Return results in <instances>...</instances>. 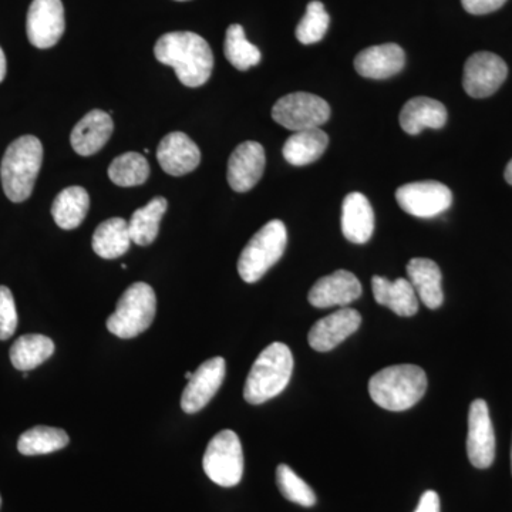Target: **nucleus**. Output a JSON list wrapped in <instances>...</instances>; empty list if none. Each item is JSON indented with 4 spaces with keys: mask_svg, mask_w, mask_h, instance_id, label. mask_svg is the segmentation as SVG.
<instances>
[{
    "mask_svg": "<svg viewBox=\"0 0 512 512\" xmlns=\"http://www.w3.org/2000/svg\"><path fill=\"white\" fill-rule=\"evenodd\" d=\"M154 55L158 62L173 67L184 86H204L214 70V55L207 40L197 33H165L157 40Z\"/></svg>",
    "mask_w": 512,
    "mask_h": 512,
    "instance_id": "nucleus-1",
    "label": "nucleus"
},
{
    "mask_svg": "<svg viewBox=\"0 0 512 512\" xmlns=\"http://www.w3.org/2000/svg\"><path fill=\"white\" fill-rule=\"evenodd\" d=\"M427 390V376L416 365H394L380 370L369 382L373 402L389 412L412 409L423 399Z\"/></svg>",
    "mask_w": 512,
    "mask_h": 512,
    "instance_id": "nucleus-2",
    "label": "nucleus"
},
{
    "mask_svg": "<svg viewBox=\"0 0 512 512\" xmlns=\"http://www.w3.org/2000/svg\"><path fill=\"white\" fill-rule=\"evenodd\" d=\"M43 164V146L35 136L13 141L3 156L0 178L6 197L12 202L28 200Z\"/></svg>",
    "mask_w": 512,
    "mask_h": 512,
    "instance_id": "nucleus-3",
    "label": "nucleus"
},
{
    "mask_svg": "<svg viewBox=\"0 0 512 512\" xmlns=\"http://www.w3.org/2000/svg\"><path fill=\"white\" fill-rule=\"evenodd\" d=\"M293 356L281 342L272 343L255 360L244 387L249 404H262L281 394L291 380Z\"/></svg>",
    "mask_w": 512,
    "mask_h": 512,
    "instance_id": "nucleus-4",
    "label": "nucleus"
},
{
    "mask_svg": "<svg viewBox=\"0 0 512 512\" xmlns=\"http://www.w3.org/2000/svg\"><path fill=\"white\" fill-rule=\"evenodd\" d=\"M288 244V231L281 220L269 221L249 239L238 259L239 276L255 284L282 258Z\"/></svg>",
    "mask_w": 512,
    "mask_h": 512,
    "instance_id": "nucleus-5",
    "label": "nucleus"
},
{
    "mask_svg": "<svg viewBox=\"0 0 512 512\" xmlns=\"http://www.w3.org/2000/svg\"><path fill=\"white\" fill-rule=\"evenodd\" d=\"M156 292L144 282L128 286L116 311L107 319V329L120 339H133L146 332L156 318Z\"/></svg>",
    "mask_w": 512,
    "mask_h": 512,
    "instance_id": "nucleus-6",
    "label": "nucleus"
},
{
    "mask_svg": "<svg viewBox=\"0 0 512 512\" xmlns=\"http://www.w3.org/2000/svg\"><path fill=\"white\" fill-rule=\"evenodd\" d=\"M202 467L212 483L221 487H235L244 474V451L241 440L232 430H222L212 437Z\"/></svg>",
    "mask_w": 512,
    "mask_h": 512,
    "instance_id": "nucleus-7",
    "label": "nucleus"
},
{
    "mask_svg": "<svg viewBox=\"0 0 512 512\" xmlns=\"http://www.w3.org/2000/svg\"><path fill=\"white\" fill-rule=\"evenodd\" d=\"M272 119L292 131L320 128L330 119L328 101L311 93H291L276 101Z\"/></svg>",
    "mask_w": 512,
    "mask_h": 512,
    "instance_id": "nucleus-8",
    "label": "nucleus"
},
{
    "mask_svg": "<svg viewBox=\"0 0 512 512\" xmlns=\"http://www.w3.org/2000/svg\"><path fill=\"white\" fill-rule=\"evenodd\" d=\"M396 200L407 214L417 218H434L453 204V194L439 181H419L397 188Z\"/></svg>",
    "mask_w": 512,
    "mask_h": 512,
    "instance_id": "nucleus-9",
    "label": "nucleus"
},
{
    "mask_svg": "<svg viewBox=\"0 0 512 512\" xmlns=\"http://www.w3.org/2000/svg\"><path fill=\"white\" fill-rule=\"evenodd\" d=\"M507 74V63L500 56L490 52L474 53L464 66V90L474 99H485L503 86Z\"/></svg>",
    "mask_w": 512,
    "mask_h": 512,
    "instance_id": "nucleus-10",
    "label": "nucleus"
},
{
    "mask_svg": "<svg viewBox=\"0 0 512 512\" xmlns=\"http://www.w3.org/2000/svg\"><path fill=\"white\" fill-rule=\"evenodd\" d=\"M66 20L62 0H33L28 12L29 42L37 49H50L62 39Z\"/></svg>",
    "mask_w": 512,
    "mask_h": 512,
    "instance_id": "nucleus-11",
    "label": "nucleus"
},
{
    "mask_svg": "<svg viewBox=\"0 0 512 512\" xmlns=\"http://www.w3.org/2000/svg\"><path fill=\"white\" fill-rule=\"evenodd\" d=\"M467 454L474 467H491L495 458V434L488 404L474 400L468 413Z\"/></svg>",
    "mask_w": 512,
    "mask_h": 512,
    "instance_id": "nucleus-12",
    "label": "nucleus"
},
{
    "mask_svg": "<svg viewBox=\"0 0 512 512\" xmlns=\"http://www.w3.org/2000/svg\"><path fill=\"white\" fill-rule=\"evenodd\" d=\"M227 375V363L224 357H212L198 367L188 380L183 396L181 409L187 414H194L204 409L218 393Z\"/></svg>",
    "mask_w": 512,
    "mask_h": 512,
    "instance_id": "nucleus-13",
    "label": "nucleus"
},
{
    "mask_svg": "<svg viewBox=\"0 0 512 512\" xmlns=\"http://www.w3.org/2000/svg\"><path fill=\"white\" fill-rule=\"evenodd\" d=\"M265 163V150L261 144L256 141L239 144L228 161L227 178L232 190H252L264 175Z\"/></svg>",
    "mask_w": 512,
    "mask_h": 512,
    "instance_id": "nucleus-14",
    "label": "nucleus"
},
{
    "mask_svg": "<svg viewBox=\"0 0 512 512\" xmlns=\"http://www.w3.org/2000/svg\"><path fill=\"white\" fill-rule=\"evenodd\" d=\"M362 325V316L352 308H342L318 320L309 330L308 342L318 352H329L349 338Z\"/></svg>",
    "mask_w": 512,
    "mask_h": 512,
    "instance_id": "nucleus-15",
    "label": "nucleus"
},
{
    "mask_svg": "<svg viewBox=\"0 0 512 512\" xmlns=\"http://www.w3.org/2000/svg\"><path fill=\"white\" fill-rule=\"evenodd\" d=\"M362 295V284L352 272H333L320 278L309 292V303L315 308L326 309L332 306H348Z\"/></svg>",
    "mask_w": 512,
    "mask_h": 512,
    "instance_id": "nucleus-16",
    "label": "nucleus"
},
{
    "mask_svg": "<svg viewBox=\"0 0 512 512\" xmlns=\"http://www.w3.org/2000/svg\"><path fill=\"white\" fill-rule=\"evenodd\" d=\"M157 160L165 173L181 177L201 163V151L190 137L180 131L167 134L158 144Z\"/></svg>",
    "mask_w": 512,
    "mask_h": 512,
    "instance_id": "nucleus-17",
    "label": "nucleus"
},
{
    "mask_svg": "<svg viewBox=\"0 0 512 512\" xmlns=\"http://www.w3.org/2000/svg\"><path fill=\"white\" fill-rule=\"evenodd\" d=\"M406 53L396 43L372 46L363 50L355 59V69L367 79L383 80L402 72Z\"/></svg>",
    "mask_w": 512,
    "mask_h": 512,
    "instance_id": "nucleus-18",
    "label": "nucleus"
},
{
    "mask_svg": "<svg viewBox=\"0 0 512 512\" xmlns=\"http://www.w3.org/2000/svg\"><path fill=\"white\" fill-rule=\"evenodd\" d=\"M113 130L114 124L109 113L92 110L74 126L70 143L79 156L90 157L106 146Z\"/></svg>",
    "mask_w": 512,
    "mask_h": 512,
    "instance_id": "nucleus-19",
    "label": "nucleus"
},
{
    "mask_svg": "<svg viewBox=\"0 0 512 512\" xmlns=\"http://www.w3.org/2000/svg\"><path fill=\"white\" fill-rule=\"evenodd\" d=\"M342 232L353 244H366L375 232L372 204L360 192H350L343 201Z\"/></svg>",
    "mask_w": 512,
    "mask_h": 512,
    "instance_id": "nucleus-20",
    "label": "nucleus"
},
{
    "mask_svg": "<svg viewBox=\"0 0 512 512\" xmlns=\"http://www.w3.org/2000/svg\"><path fill=\"white\" fill-rule=\"evenodd\" d=\"M407 276L419 301L429 309H439L444 302L443 275L431 259L414 258L407 264Z\"/></svg>",
    "mask_w": 512,
    "mask_h": 512,
    "instance_id": "nucleus-21",
    "label": "nucleus"
},
{
    "mask_svg": "<svg viewBox=\"0 0 512 512\" xmlns=\"http://www.w3.org/2000/svg\"><path fill=\"white\" fill-rule=\"evenodd\" d=\"M372 291L379 305L386 306L403 318H410L419 311V298L409 279L399 278L396 281H389L383 276H373Z\"/></svg>",
    "mask_w": 512,
    "mask_h": 512,
    "instance_id": "nucleus-22",
    "label": "nucleus"
},
{
    "mask_svg": "<svg viewBox=\"0 0 512 512\" xmlns=\"http://www.w3.org/2000/svg\"><path fill=\"white\" fill-rule=\"evenodd\" d=\"M447 123V109L439 100L416 97L404 104L400 113V126L410 136H417L424 128L439 130Z\"/></svg>",
    "mask_w": 512,
    "mask_h": 512,
    "instance_id": "nucleus-23",
    "label": "nucleus"
},
{
    "mask_svg": "<svg viewBox=\"0 0 512 512\" xmlns=\"http://www.w3.org/2000/svg\"><path fill=\"white\" fill-rule=\"evenodd\" d=\"M329 146V137L320 128L296 131L286 140L282 154L289 164L303 167L318 161Z\"/></svg>",
    "mask_w": 512,
    "mask_h": 512,
    "instance_id": "nucleus-24",
    "label": "nucleus"
},
{
    "mask_svg": "<svg viewBox=\"0 0 512 512\" xmlns=\"http://www.w3.org/2000/svg\"><path fill=\"white\" fill-rule=\"evenodd\" d=\"M90 208L89 192L83 187L64 188L52 205L53 220L62 229H76L82 225Z\"/></svg>",
    "mask_w": 512,
    "mask_h": 512,
    "instance_id": "nucleus-25",
    "label": "nucleus"
},
{
    "mask_svg": "<svg viewBox=\"0 0 512 512\" xmlns=\"http://www.w3.org/2000/svg\"><path fill=\"white\" fill-rule=\"evenodd\" d=\"M128 222L123 218H110L101 222L93 235V251L103 259H117L127 254L131 244Z\"/></svg>",
    "mask_w": 512,
    "mask_h": 512,
    "instance_id": "nucleus-26",
    "label": "nucleus"
},
{
    "mask_svg": "<svg viewBox=\"0 0 512 512\" xmlns=\"http://www.w3.org/2000/svg\"><path fill=\"white\" fill-rule=\"evenodd\" d=\"M55 353V343L45 335L20 336L10 348V362L22 372L36 369Z\"/></svg>",
    "mask_w": 512,
    "mask_h": 512,
    "instance_id": "nucleus-27",
    "label": "nucleus"
},
{
    "mask_svg": "<svg viewBox=\"0 0 512 512\" xmlns=\"http://www.w3.org/2000/svg\"><path fill=\"white\" fill-rule=\"evenodd\" d=\"M167 208V200L164 197H156L148 202L146 207L134 211L130 222H128L131 241L136 242L140 247L153 244L160 232V222L163 220Z\"/></svg>",
    "mask_w": 512,
    "mask_h": 512,
    "instance_id": "nucleus-28",
    "label": "nucleus"
},
{
    "mask_svg": "<svg viewBox=\"0 0 512 512\" xmlns=\"http://www.w3.org/2000/svg\"><path fill=\"white\" fill-rule=\"evenodd\" d=\"M69 436L62 429L55 427H33L20 436L18 441L19 453L23 456H43L55 453L69 444Z\"/></svg>",
    "mask_w": 512,
    "mask_h": 512,
    "instance_id": "nucleus-29",
    "label": "nucleus"
},
{
    "mask_svg": "<svg viewBox=\"0 0 512 512\" xmlns=\"http://www.w3.org/2000/svg\"><path fill=\"white\" fill-rule=\"evenodd\" d=\"M109 177L119 187H136L150 177V164L143 154L126 153L114 158L109 167Z\"/></svg>",
    "mask_w": 512,
    "mask_h": 512,
    "instance_id": "nucleus-30",
    "label": "nucleus"
},
{
    "mask_svg": "<svg viewBox=\"0 0 512 512\" xmlns=\"http://www.w3.org/2000/svg\"><path fill=\"white\" fill-rule=\"evenodd\" d=\"M224 52L228 62L241 72L256 66L262 59L258 47L248 42L241 25L229 26L225 36Z\"/></svg>",
    "mask_w": 512,
    "mask_h": 512,
    "instance_id": "nucleus-31",
    "label": "nucleus"
},
{
    "mask_svg": "<svg viewBox=\"0 0 512 512\" xmlns=\"http://www.w3.org/2000/svg\"><path fill=\"white\" fill-rule=\"evenodd\" d=\"M330 18L325 6L319 0H313L306 8L305 16L296 28V39L302 45H313L325 37L329 29Z\"/></svg>",
    "mask_w": 512,
    "mask_h": 512,
    "instance_id": "nucleus-32",
    "label": "nucleus"
},
{
    "mask_svg": "<svg viewBox=\"0 0 512 512\" xmlns=\"http://www.w3.org/2000/svg\"><path fill=\"white\" fill-rule=\"evenodd\" d=\"M276 483L279 491L286 500L302 507H313L316 504V494L291 467L281 464L276 470Z\"/></svg>",
    "mask_w": 512,
    "mask_h": 512,
    "instance_id": "nucleus-33",
    "label": "nucleus"
},
{
    "mask_svg": "<svg viewBox=\"0 0 512 512\" xmlns=\"http://www.w3.org/2000/svg\"><path fill=\"white\" fill-rule=\"evenodd\" d=\"M15 298L8 286H0V340H8L18 328Z\"/></svg>",
    "mask_w": 512,
    "mask_h": 512,
    "instance_id": "nucleus-34",
    "label": "nucleus"
},
{
    "mask_svg": "<svg viewBox=\"0 0 512 512\" xmlns=\"http://www.w3.org/2000/svg\"><path fill=\"white\" fill-rule=\"evenodd\" d=\"M507 0H461L463 8L471 15H487L504 6Z\"/></svg>",
    "mask_w": 512,
    "mask_h": 512,
    "instance_id": "nucleus-35",
    "label": "nucleus"
},
{
    "mask_svg": "<svg viewBox=\"0 0 512 512\" xmlns=\"http://www.w3.org/2000/svg\"><path fill=\"white\" fill-rule=\"evenodd\" d=\"M414 512H440V497L436 491H426L421 495L419 505Z\"/></svg>",
    "mask_w": 512,
    "mask_h": 512,
    "instance_id": "nucleus-36",
    "label": "nucleus"
},
{
    "mask_svg": "<svg viewBox=\"0 0 512 512\" xmlns=\"http://www.w3.org/2000/svg\"><path fill=\"white\" fill-rule=\"evenodd\" d=\"M6 70H8V64H6L5 52H3L2 47H0V83L5 80Z\"/></svg>",
    "mask_w": 512,
    "mask_h": 512,
    "instance_id": "nucleus-37",
    "label": "nucleus"
},
{
    "mask_svg": "<svg viewBox=\"0 0 512 512\" xmlns=\"http://www.w3.org/2000/svg\"><path fill=\"white\" fill-rule=\"evenodd\" d=\"M505 181H507L508 184L512 185V160L510 163H508L507 168H505Z\"/></svg>",
    "mask_w": 512,
    "mask_h": 512,
    "instance_id": "nucleus-38",
    "label": "nucleus"
},
{
    "mask_svg": "<svg viewBox=\"0 0 512 512\" xmlns=\"http://www.w3.org/2000/svg\"><path fill=\"white\" fill-rule=\"evenodd\" d=\"M191 377H192V373L191 372L185 373V379L190 380Z\"/></svg>",
    "mask_w": 512,
    "mask_h": 512,
    "instance_id": "nucleus-39",
    "label": "nucleus"
},
{
    "mask_svg": "<svg viewBox=\"0 0 512 512\" xmlns=\"http://www.w3.org/2000/svg\"><path fill=\"white\" fill-rule=\"evenodd\" d=\"M511 470H512V447H511Z\"/></svg>",
    "mask_w": 512,
    "mask_h": 512,
    "instance_id": "nucleus-40",
    "label": "nucleus"
},
{
    "mask_svg": "<svg viewBox=\"0 0 512 512\" xmlns=\"http://www.w3.org/2000/svg\"><path fill=\"white\" fill-rule=\"evenodd\" d=\"M178 2H185V0H178Z\"/></svg>",
    "mask_w": 512,
    "mask_h": 512,
    "instance_id": "nucleus-41",
    "label": "nucleus"
},
{
    "mask_svg": "<svg viewBox=\"0 0 512 512\" xmlns=\"http://www.w3.org/2000/svg\"><path fill=\"white\" fill-rule=\"evenodd\" d=\"M0 504H2V498H0Z\"/></svg>",
    "mask_w": 512,
    "mask_h": 512,
    "instance_id": "nucleus-42",
    "label": "nucleus"
}]
</instances>
